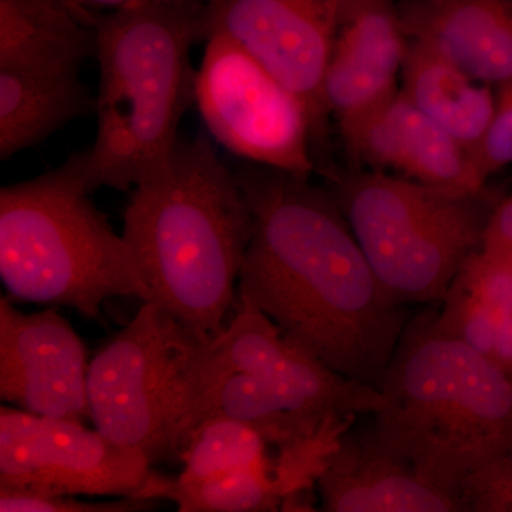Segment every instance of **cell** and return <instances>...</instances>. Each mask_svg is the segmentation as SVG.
<instances>
[{
	"instance_id": "1",
	"label": "cell",
	"mask_w": 512,
	"mask_h": 512,
	"mask_svg": "<svg viewBox=\"0 0 512 512\" xmlns=\"http://www.w3.org/2000/svg\"><path fill=\"white\" fill-rule=\"evenodd\" d=\"M235 174L254 221L238 299L339 375L379 389L409 313L380 285L332 192L264 165Z\"/></svg>"
},
{
	"instance_id": "2",
	"label": "cell",
	"mask_w": 512,
	"mask_h": 512,
	"mask_svg": "<svg viewBox=\"0 0 512 512\" xmlns=\"http://www.w3.org/2000/svg\"><path fill=\"white\" fill-rule=\"evenodd\" d=\"M130 192L123 237L146 282L147 302L160 303L211 343L238 305L254 228L235 170L201 133L178 141L168 164Z\"/></svg>"
},
{
	"instance_id": "3",
	"label": "cell",
	"mask_w": 512,
	"mask_h": 512,
	"mask_svg": "<svg viewBox=\"0 0 512 512\" xmlns=\"http://www.w3.org/2000/svg\"><path fill=\"white\" fill-rule=\"evenodd\" d=\"M207 2L140 0L97 16V131L86 150L90 190L131 191L173 157L195 104L192 47L207 40Z\"/></svg>"
},
{
	"instance_id": "4",
	"label": "cell",
	"mask_w": 512,
	"mask_h": 512,
	"mask_svg": "<svg viewBox=\"0 0 512 512\" xmlns=\"http://www.w3.org/2000/svg\"><path fill=\"white\" fill-rule=\"evenodd\" d=\"M377 390V436L457 498L512 450V377L441 330L436 312L410 319Z\"/></svg>"
},
{
	"instance_id": "5",
	"label": "cell",
	"mask_w": 512,
	"mask_h": 512,
	"mask_svg": "<svg viewBox=\"0 0 512 512\" xmlns=\"http://www.w3.org/2000/svg\"><path fill=\"white\" fill-rule=\"evenodd\" d=\"M86 150L0 190V278L15 301L67 306L99 319L119 296L147 302L146 282L123 234L94 205Z\"/></svg>"
},
{
	"instance_id": "6",
	"label": "cell",
	"mask_w": 512,
	"mask_h": 512,
	"mask_svg": "<svg viewBox=\"0 0 512 512\" xmlns=\"http://www.w3.org/2000/svg\"><path fill=\"white\" fill-rule=\"evenodd\" d=\"M333 197L380 285L399 305L443 301L481 248L483 192L467 194L370 171L339 178Z\"/></svg>"
},
{
	"instance_id": "7",
	"label": "cell",
	"mask_w": 512,
	"mask_h": 512,
	"mask_svg": "<svg viewBox=\"0 0 512 512\" xmlns=\"http://www.w3.org/2000/svg\"><path fill=\"white\" fill-rule=\"evenodd\" d=\"M208 346L160 303L143 302L90 359L87 399L94 429L151 466L180 461Z\"/></svg>"
},
{
	"instance_id": "8",
	"label": "cell",
	"mask_w": 512,
	"mask_h": 512,
	"mask_svg": "<svg viewBox=\"0 0 512 512\" xmlns=\"http://www.w3.org/2000/svg\"><path fill=\"white\" fill-rule=\"evenodd\" d=\"M195 104L210 136L245 163L302 177L316 170L308 104L231 37L205 40Z\"/></svg>"
},
{
	"instance_id": "9",
	"label": "cell",
	"mask_w": 512,
	"mask_h": 512,
	"mask_svg": "<svg viewBox=\"0 0 512 512\" xmlns=\"http://www.w3.org/2000/svg\"><path fill=\"white\" fill-rule=\"evenodd\" d=\"M146 457L84 421L0 407V485L70 495L148 498L157 474Z\"/></svg>"
},
{
	"instance_id": "10",
	"label": "cell",
	"mask_w": 512,
	"mask_h": 512,
	"mask_svg": "<svg viewBox=\"0 0 512 512\" xmlns=\"http://www.w3.org/2000/svg\"><path fill=\"white\" fill-rule=\"evenodd\" d=\"M346 0H212L207 2V39L231 37L311 110L316 134L328 119L323 77Z\"/></svg>"
},
{
	"instance_id": "11",
	"label": "cell",
	"mask_w": 512,
	"mask_h": 512,
	"mask_svg": "<svg viewBox=\"0 0 512 512\" xmlns=\"http://www.w3.org/2000/svg\"><path fill=\"white\" fill-rule=\"evenodd\" d=\"M86 346L55 306L26 313L0 298V399L37 416L90 420Z\"/></svg>"
},
{
	"instance_id": "12",
	"label": "cell",
	"mask_w": 512,
	"mask_h": 512,
	"mask_svg": "<svg viewBox=\"0 0 512 512\" xmlns=\"http://www.w3.org/2000/svg\"><path fill=\"white\" fill-rule=\"evenodd\" d=\"M407 47L396 0H346L322 89L326 114L339 130L399 92Z\"/></svg>"
},
{
	"instance_id": "13",
	"label": "cell",
	"mask_w": 512,
	"mask_h": 512,
	"mask_svg": "<svg viewBox=\"0 0 512 512\" xmlns=\"http://www.w3.org/2000/svg\"><path fill=\"white\" fill-rule=\"evenodd\" d=\"M339 131L349 153L376 171L444 190H484L466 148L400 90Z\"/></svg>"
},
{
	"instance_id": "14",
	"label": "cell",
	"mask_w": 512,
	"mask_h": 512,
	"mask_svg": "<svg viewBox=\"0 0 512 512\" xmlns=\"http://www.w3.org/2000/svg\"><path fill=\"white\" fill-rule=\"evenodd\" d=\"M328 512H458L456 495L437 487L392 450L373 426L340 434L315 483Z\"/></svg>"
},
{
	"instance_id": "15",
	"label": "cell",
	"mask_w": 512,
	"mask_h": 512,
	"mask_svg": "<svg viewBox=\"0 0 512 512\" xmlns=\"http://www.w3.org/2000/svg\"><path fill=\"white\" fill-rule=\"evenodd\" d=\"M400 12L409 39L468 76L493 87L512 80V0H414Z\"/></svg>"
},
{
	"instance_id": "16",
	"label": "cell",
	"mask_w": 512,
	"mask_h": 512,
	"mask_svg": "<svg viewBox=\"0 0 512 512\" xmlns=\"http://www.w3.org/2000/svg\"><path fill=\"white\" fill-rule=\"evenodd\" d=\"M96 49V28L66 0H0V70L79 73Z\"/></svg>"
},
{
	"instance_id": "17",
	"label": "cell",
	"mask_w": 512,
	"mask_h": 512,
	"mask_svg": "<svg viewBox=\"0 0 512 512\" xmlns=\"http://www.w3.org/2000/svg\"><path fill=\"white\" fill-rule=\"evenodd\" d=\"M400 92L473 157L493 117V86L468 76L419 40L409 39Z\"/></svg>"
},
{
	"instance_id": "18",
	"label": "cell",
	"mask_w": 512,
	"mask_h": 512,
	"mask_svg": "<svg viewBox=\"0 0 512 512\" xmlns=\"http://www.w3.org/2000/svg\"><path fill=\"white\" fill-rule=\"evenodd\" d=\"M96 111V96L79 73L0 70V160L47 140Z\"/></svg>"
},
{
	"instance_id": "19",
	"label": "cell",
	"mask_w": 512,
	"mask_h": 512,
	"mask_svg": "<svg viewBox=\"0 0 512 512\" xmlns=\"http://www.w3.org/2000/svg\"><path fill=\"white\" fill-rule=\"evenodd\" d=\"M286 491L275 471V458L194 483L165 481L161 500L180 512H262L282 510Z\"/></svg>"
},
{
	"instance_id": "20",
	"label": "cell",
	"mask_w": 512,
	"mask_h": 512,
	"mask_svg": "<svg viewBox=\"0 0 512 512\" xmlns=\"http://www.w3.org/2000/svg\"><path fill=\"white\" fill-rule=\"evenodd\" d=\"M269 441L252 424L227 416L202 420L185 441L178 483H194L239 468L268 463Z\"/></svg>"
},
{
	"instance_id": "21",
	"label": "cell",
	"mask_w": 512,
	"mask_h": 512,
	"mask_svg": "<svg viewBox=\"0 0 512 512\" xmlns=\"http://www.w3.org/2000/svg\"><path fill=\"white\" fill-rule=\"evenodd\" d=\"M441 303L443 308L437 312L441 330L491 357L498 312L457 284H451Z\"/></svg>"
},
{
	"instance_id": "22",
	"label": "cell",
	"mask_w": 512,
	"mask_h": 512,
	"mask_svg": "<svg viewBox=\"0 0 512 512\" xmlns=\"http://www.w3.org/2000/svg\"><path fill=\"white\" fill-rule=\"evenodd\" d=\"M77 495L0 485L2 512H140L156 510V498L120 497L110 501H82Z\"/></svg>"
},
{
	"instance_id": "23",
	"label": "cell",
	"mask_w": 512,
	"mask_h": 512,
	"mask_svg": "<svg viewBox=\"0 0 512 512\" xmlns=\"http://www.w3.org/2000/svg\"><path fill=\"white\" fill-rule=\"evenodd\" d=\"M453 284L466 289L497 312H512V261L488 254L483 249L473 252L454 279Z\"/></svg>"
},
{
	"instance_id": "24",
	"label": "cell",
	"mask_w": 512,
	"mask_h": 512,
	"mask_svg": "<svg viewBox=\"0 0 512 512\" xmlns=\"http://www.w3.org/2000/svg\"><path fill=\"white\" fill-rule=\"evenodd\" d=\"M471 158L484 185L488 178L512 164V80L495 87L490 126Z\"/></svg>"
},
{
	"instance_id": "25",
	"label": "cell",
	"mask_w": 512,
	"mask_h": 512,
	"mask_svg": "<svg viewBox=\"0 0 512 512\" xmlns=\"http://www.w3.org/2000/svg\"><path fill=\"white\" fill-rule=\"evenodd\" d=\"M458 500L464 512H512V450L471 474Z\"/></svg>"
},
{
	"instance_id": "26",
	"label": "cell",
	"mask_w": 512,
	"mask_h": 512,
	"mask_svg": "<svg viewBox=\"0 0 512 512\" xmlns=\"http://www.w3.org/2000/svg\"><path fill=\"white\" fill-rule=\"evenodd\" d=\"M481 249L512 261V194L491 210L485 224Z\"/></svg>"
},
{
	"instance_id": "27",
	"label": "cell",
	"mask_w": 512,
	"mask_h": 512,
	"mask_svg": "<svg viewBox=\"0 0 512 512\" xmlns=\"http://www.w3.org/2000/svg\"><path fill=\"white\" fill-rule=\"evenodd\" d=\"M490 359L512 377V312H498Z\"/></svg>"
},
{
	"instance_id": "28",
	"label": "cell",
	"mask_w": 512,
	"mask_h": 512,
	"mask_svg": "<svg viewBox=\"0 0 512 512\" xmlns=\"http://www.w3.org/2000/svg\"><path fill=\"white\" fill-rule=\"evenodd\" d=\"M134 0H69V5L76 9L87 22L96 23L97 16L113 10L126 8Z\"/></svg>"
},
{
	"instance_id": "29",
	"label": "cell",
	"mask_w": 512,
	"mask_h": 512,
	"mask_svg": "<svg viewBox=\"0 0 512 512\" xmlns=\"http://www.w3.org/2000/svg\"><path fill=\"white\" fill-rule=\"evenodd\" d=\"M134 2H140V0H134ZM151 2L187 3V2H212V0H151Z\"/></svg>"
},
{
	"instance_id": "30",
	"label": "cell",
	"mask_w": 512,
	"mask_h": 512,
	"mask_svg": "<svg viewBox=\"0 0 512 512\" xmlns=\"http://www.w3.org/2000/svg\"><path fill=\"white\" fill-rule=\"evenodd\" d=\"M426 2H430V3H441V2H446V0H426Z\"/></svg>"
},
{
	"instance_id": "31",
	"label": "cell",
	"mask_w": 512,
	"mask_h": 512,
	"mask_svg": "<svg viewBox=\"0 0 512 512\" xmlns=\"http://www.w3.org/2000/svg\"><path fill=\"white\" fill-rule=\"evenodd\" d=\"M67 3H69V0H66Z\"/></svg>"
}]
</instances>
